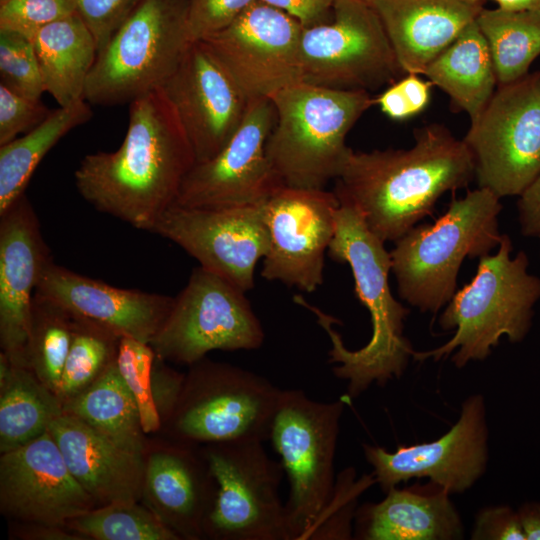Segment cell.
<instances>
[{
  "mask_svg": "<svg viewBox=\"0 0 540 540\" xmlns=\"http://www.w3.org/2000/svg\"><path fill=\"white\" fill-rule=\"evenodd\" d=\"M125 137L115 151L85 155L74 172L82 198L99 212L151 232L175 204L195 155L162 89L131 102Z\"/></svg>",
  "mask_w": 540,
  "mask_h": 540,
  "instance_id": "1",
  "label": "cell"
},
{
  "mask_svg": "<svg viewBox=\"0 0 540 540\" xmlns=\"http://www.w3.org/2000/svg\"><path fill=\"white\" fill-rule=\"evenodd\" d=\"M408 149L356 152L350 148L337 176L339 202L354 207L383 242H395L434 211L448 191L475 179L472 155L440 124L414 131Z\"/></svg>",
  "mask_w": 540,
  "mask_h": 540,
  "instance_id": "2",
  "label": "cell"
},
{
  "mask_svg": "<svg viewBox=\"0 0 540 540\" xmlns=\"http://www.w3.org/2000/svg\"><path fill=\"white\" fill-rule=\"evenodd\" d=\"M334 236L328 248L331 259L347 263L352 271L355 293L370 314L372 334L367 344L348 349L339 333L332 328L335 319L309 305L331 341L329 362L336 364L333 373L347 381V396L355 398L372 384L384 386L405 372L414 349L404 335V322L410 310L392 294L389 286L390 252L385 242L373 234L359 212L339 202Z\"/></svg>",
  "mask_w": 540,
  "mask_h": 540,
  "instance_id": "3",
  "label": "cell"
},
{
  "mask_svg": "<svg viewBox=\"0 0 540 540\" xmlns=\"http://www.w3.org/2000/svg\"><path fill=\"white\" fill-rule=\"evenodd\" d=\"M512 250L510 237L502 234L496 253L479 258L471 282L456 291L439 317L440 328L454 335L438 348L414 351L413 359L451 356L460 369L485 360L502 337L511 343L525 339L540 300V278L528 272L527 254L520 251L512 257Z\"/></svg>",
  "mask_w": 540,
  "mask_h": 540,
  "instance_id": "4",
  "label": "cell"
},
{
  "mask_svg": "<svg viewBox=\"0 0 540 540\" xmlns=\"http://www.w3.org/2000/svg\"><path fill=\"white\" fill-rule=\"evenodd\" d=\"M275 120L266 143L270 166L284 186L325 189L341 170L346 137L375 104L368 91L297 81L272 94Z\"/></svg>",
  "mask_w": 540,
  "mask_h": 540,
  "instance_id": "5",
  "label": "cell"
},
{
  "mask_svg": "<svg viewBox=\"0 0 540 540\" xmlns=\"http://www.w3.org/2000/svg\"><path fill=\"white\" fill-rule=\"evenodd\" d=\"M501 210L500 198L478 187L453 198L433 224L415 226L395 241L391 272L400 298L436 315L456 293L465 258H480L498 247Z\"/></svg>",
  "mask_w": 540,
  "mask_h": 540,
  "instance_id": "6",
  "label": "cell"
},
{
  "mask_svg": "<svg viewBox=\"0 0 540 540\" xmlns=\"http://www.w3.org/2000/svg\"><path fill=\"white\" fill-rule=\"evenodd\" d=\"M189 0H140L98 52L84 100L112 106L160 89L192 40Z\"/></svg>",
  "mask_w": 540,
  "mask_h": 540,
  "instance_id": "7",
  "label": "cell"
},
{
  "mask_svg": "<svg viewBox=\"0 0 540 540\" xmlns=\"http://www.w3.org/2000/svg\"><path fill=\"white\" fill-rule=\"evenodd\" d=\"M343 400L319 402L303 390L281 391L270 440L289 481L285 504L291 540L313 539L336 492L334 459Z\"/></svg>",
  "mask_w": 540,
  "mask_h": 540,
  "instance_id": "8",
  "label": "cell"
},
{
  "mask_svg": "<svg viewBox=\"0 0 540 540\" xmlns=\"http://www.w3.org/2000/svg\"><path fill=\"white\" fill-rule=\"evenodd\" d=\"M169 421L185 444L269 440L282 389L241 367L206 360L190 365Z\"/></svg>",
  "mask_w": 540,
  "mask_h": 540,
  "instance_id": "9",
  "label": "cell"
},
{
  "mask_svg": "<svg viewBox=\"0 0 540 540\" xmlns=\"http://www.w3.org/2000/svg\"><path fill=\"white\" fill-rule=\"evenodd\" d=\"M217 485L204 536L222 540H291L279 489L284 469L261 441L208 444L202 452Z\"/></svg>",
  "mask_w": 540,
  "mask_h": 540,
  "instance_id": "10",
  "label": "cell"
},
{
  "mask_svg": "<svg viewBox=\"0 0 540 540\" xmlns=\"http://www.w3.org/2000/svg\"><path fill=\"white\" fill-rule=\"evenodd\" d=\"M245 293L218 274L195 268L150 342L156 356L192 365L214 350L260 348L265 333Z\"/></svg>",
  "mask_w": 540,
  "mask_h": 540,
  "instance_id": "11",
  "label": "cell"
},
{
  "mask_svg": "<svg viewBox=\"0 0 540 540\" xmlns=\"http://www.w3.org/2000/svg\"><path fill=\"white\" fill-rule=\"evenodd\" d=\"M331 14V20L302 29L301 81L369 92L406 75L366 0H336Z\"/></svg>",
  "mask_w": 540,
  "mask_h": 540,
  "instance_id": "12",
  "label": "cell"
},
{
  "mask_svg": "<svg viewBox=\"0 0 540 540\" xmlns=\"http://www.w3.org/2000/svg\"><path fill=\"white\" fill-rule=\"evenodd\" d=\"M463 141L478 187L519 196L540 173V71L498 85Z\"/></svg>",
  "mask_w": 540,
  "mask_h": 540,
  "instance_id": "13",
  "label": "cell"
},
{
  "mask_svg": "<svg viewBox=\"0 0 540 540\" xmlns=\"http://www.w3.org/2000/svg\"><path fill=\"white\" fill-rule=\"evenodd\" d=\"M303 26L285 11L255 0L229 25L202 40L249 100L269 98L301 81Z\"/></svg>",
  "mask_w": 540,
  "mask_h": 540,
  "instance_id": "14",
  "label": "cell"
},
{
  "mask_svg": "<svg viewBox=\"0 0 540 540\" xmlns=\"http://www.w3.org/2000/svg\"><path fill=\"white\" fill-rule=\"evenodd\" d=\"M488 440L485 399L476 393L463 401L458 420L436 440L399 446L393 452L363 444V452L384 493L413 478H427L453 494L470 489L485 473Z\"/></svg>",
  "mask_w": 540,
  "mask_h": 540,
  "instance_id": "15",
  "label": "cell"
},
{
  "mask_svg": "<svg viewBox=\"0 0 540 540\" xmlns=\"http://www.w3.org/2000/svg\"><path fill=\"white\" fill-rule=\"evenodd\" d=\"M339 204L325 189L279 186L263 203L269 245L262 277L307 293L321 286Z\"/></svg>",
  "mask_w": 540,
  "mask_h": 540,
  "instance_id": "16",
  "label": "cell"
},
{
  "mask_svg": "<svg viewBox=\"0 0 540 540\" xmlns=\"http://www.w3.org/2000/svg\"><path fill=\"white\" fill-rule=\"evenodd\" d=\"M263 203L223 208L173 204L151 232L174 242L199 266L247 292L255 286L256 266L269 245Z\"/></svg>",
  "mask_w": 540,
  "mask_h": 540,
  "instance_id": "17",
  "label": "cell"
},
{
  "mask_svg": "<svg viewBox=\"0 0 540 540\" xmlns=\"http://www.w3.org/2000/svg\"><path fill=\"white\" fill-rule=\"evenodd\" d=\"M275 120L268 98L251 100L227 144L211 159L197 162L185 176L175 204L191 208L258 205L282 184L266 155Z\"/></svg>",
  "mask_w": 540,
  "mask_h": 540,
  "instance_id": "18",
  "label": "cell"
},
{
  "mask_svg": "<svg viewBox=\"0 0 540 540\" xmlns=\"http://www.w3.org/2000/svg\"><path fill=\"white\" fill-rule=\"evenodd\" d=\"M160 89L189 139L195 163L211 159L227 144L251 101L202 41L190 44Z\"/></svg>",
  "mask_w": 540,
  "mask_h": 540,
  "instance_id": "19",
  "label": "cell"
},
{
  "mask_svg": "<svg viewBox=\"0 0 540 540\" xmlns=\"http://www.w3.org/2000/svg\"><path fill=\"white\" fill-rule=\"evenodd\" d=\"M1 511L22 522L66 527L97 507L49 431L0 457Z\"/></svg>",
  "mask_w": 540,
  "mask_h": 540,
  "instance_id": "20",
  "label": "cell"
},
{
  "mask_svg": "<svg viewBox=\"0 0 540 540\" xmlns=\"http://www.w3.org/2000/svg\"><path fill=\"white\" fill-rule=\"evenodd\" d=\"M51 259L24 194L0 214V344L14 366L27 367L32 300Z\"/></svg>",
  "mask_w": 540,
  "mask_h": 540,
  "instance_id": "21",
  "label": "cell"
},
{
  "mask_svg": "<svg viewBox=\"0 0 540 540\" xmlns=\"http://www.w3.org/2000/svg\"><path fill=\"white\" fill-rule=\"evenodd\" d=\"M35 292L75 317L101 325L119 337L148 344L174 302L171 296L114 287L58 265L53 259L45 266Z\"/></svg>",
  "mask_w": 540,
  "mask_h": 540,
  "instance_id": "22",
  "label": "cell"
},
{
  "mask_svg": "<svg viewBox=\"0 0 540 540\" xmlns=\"http://www.w3.org/2000/svg\"><path fill=\"white\" fill-rule=\"evenodd\" d=\"M48 431L71 474L97 504L134 503L143 496L142 454L120 447L65 413L50 424Z\"/></svg>",
  "mask_w": 540,
  "mask_h": 540,
  "instance_id": "23",
  "label": "cell"
},
{
  "mask_svg": "<svg viewBox=\"0 0 540 540\" xmlns=\"http://www.w3.org/2000/svg\"><path fill=\"white\" fill-rule=\"evenodd\" d=\"M379 16L405 74L422 75L484 9L470 0H366Z\"/></svg>",
  "mask_w": 540,
  "mask_h": 540,
  "instance_id": "24",
  "label": "cell"
},
{
  "mask_svg": "<svg viewBox=\"0 0 540 540\" xmlns=\"http://www.w3.org/2000/svg\"><path fill=\"white\" fill-rule=\"evenodd\" d=\"M355 538L362 540H458L464 525L450 493L429 481L386 492L355 512Z\"/></svg>",
  "mask_w": 540,
  "mask_h": 540,
  "instance_id": "25",
  "label": "cell"
},
{
  "mask_svg": "<svg viewBox=\"0 0 540 540\" xmlns=\"http://www.w3.org/2000/svg\"><path fill=\"white\" fill-rule=\"evenodd\" d=\"M217 485L208 464L189 450L160 451L145 463L144 493H148L167 524L180 537L204 536Z\"/></svg>",
  "mask_w": 540,
  "mask_h": 540,
  "instance_id": "26",
  "label": "cell"
},
{
  "mask_svg": "<svg viewBox=\"0 0 540 540\" xmlns=\"http://www.w3.org/2000/svg\"><path fill=\"white\" fill-rule=\"evenodd\" d=\"M45 92L60 107L84 100L98 48L93 34L76 12L42 27L31 39Z\"/></svg>",
  "mask_w": 540,
  "mask_h": 540,
  "instance_id": "27",
  "label": "cell"
},
{
  "mask_svg": "<svg viewBox=\"0 0 540 540\" xmlns=\"http://www.w3.org/2000/svg\"><path fill=\"white\" fill-rule=\"evenodd\" d=\"M450 98L454 108L477 118L497 83L491 52L476 20L425 68L423 74Z\"/></svg>",
  "mask_w": 540,
  "mask_h": 540,
  "instance_id": "28",
  "label": "cell"
},
{
  "mask_svg": "<svg viewBox=\"0 0 540 540\" xmlns=\"http://www.w3.org/2000/svg\"><path fill=\"white\" fill-rule=\"evenodd\" d=\"M64 413L63 402L27 367L0 354V452L37 438Z\"/></svg>",
  "mask_w": 540,
  "mask_h": 540,
  "instance_id": "29",
  "label": "cell"
},
{
  "mask_svg": "<svg viewBox=\"0 0 540 540\" xmlns=\"http://www.w3.org/2000/svg\"><path fill=\"white\" fill-rule=\"evenodd\" d=\"M63 411L120 447L143 453L145 432L138 405L123 381L115 359L86 389L63 402Z\"/></svg>",
  "mask_w": 540,
  "mask_h": 540,
  "instance_id": "30",
  "label": "cell"
},
{
  "mask_svg": "<svg viewBox=\"0 0 540 540\" xmlns=\"http://www.w3.org/2000/svg\"><path fill=\"white\" fill-rule=\"evenodd\" d=\"M92 116L86 100L59 106L41 124L0 146V214L25 194L31 176L46 154Z\"/></svg>",
  "mask_w": 540,
  "mask_h": 540,
  "instance_id": "31",
  "label": "cell"
},
{
  "mask_svg": "<svg viewBox=\"0 0 540 540\" xmlns=\"http://www.w3.org/2000/svg\"><path fill=\"white\" fill-rule=\"evenodd\" d=\"M476 23L487 40L498 85L527 75L540 55V10L483 9Z\"/></svg>",
  "mask_w": 540,
  "mask_h": 540,
  "instance_id": "32",
  "label": "cell"
},
{
  "mask_svg": "<svg viewBox=\"0 0 540 540\" xmlns=\"http://www.w3.org/2000/svg\"><path fill=\"white\" fill-rule=\"evenodd\" d=\"M74 317L63 307L35 292L31 307L27 368L57 393L69 353Z\"/></svg>",
  "mask_w": 540,
  "mask_h": 540,
  "instance_id": "33",
  "label": "cell"
},
{
  "mask_svg": "<svg viewBox=\"0 0 540 540\" xmlns=\"http://www.w3.org/2000/svg\"><path fill=\"white\" fill-rule=\"evenodd\" d=\"M87 539L178 540L180 535L159 515L134 503L102 505L66 524Z\"/></svg>",
  "mask_w": 540,
  "mask_h": 540,
  "instance_id": "34",
  "label": "cell"
},
{
  "mask_svg": "<svg viewBox=\"0 0 540 540\" xmlns=\"http://www.w3.org/2000/svg\"><path fill=\"white\" fill-rule=\"evenodd\" d=\"M74 317L69 353L57 396L62 402L81 393L115 359L121 337L94 322Z\"/></svg>",
  "mask_w": 540,
  "mask_h": 540,
  "instance_id": "35",
  "label": "cell"
},
{
  "mask_svg": "<svg viewBox=\"0 0 540 540\" xmlns=\"http://www.w3.org/2000/svg\"><path fill=\"white\" fill-rule=\"evenodd\" d=\"M155 358L156 354L150 344L130 337L120 338L116 365L138 405L145 433L156 431L161 424L151 391V373Z\"/></svg>",
  "mask_w": 540,
  "mask_h": 540,
  "instance_id": "36",
  "label": "cell"
},
{
  "mask_svg": "<svg viewBox=\"0 0 540 540\" xmlns=\"http://www.w3.org/2000/svg\"><path fill=\"white\" fill-rule=\"evenodd\" d=\"M0 78L10 90L40 99L45 87L33 42L17 32L0 30Z\"/></svg>",
  "mask_w": 540,
  "mask_h": 540,
  "instance_id": "37",
  "label": "cell"
},
{
  "mask_svg": "<svg viewBox=\"0 0 540 540\" xmlns=\"http://www.w3.org/2000/svg\"><path fill=\"white\" fill-rule=\"evenodd\" d=\"M74 13L73 0H4L0 2V30L31 40L42 27Z\"/></svg>",
  "mask_w": 540,
  "mask_h": 540,
  "instance_id": "38",
  "label": "cell"
},
{
  "mask_svg": "<svg viewBox=\"0 0 540 540\" xmlns=\"http://www.w3.org/2000/svg\"><path fill=\"white\" fill-rule=\"evenodd\" d=\"M52 111L40 99L25 97L0 84V146L41 124Z\"/></svg>",
  "mask_w": 540,
  "mask_h": 540,
  "instance_id": "39",
  "label": "cell"
},
{
  "mask_svg": "<svg viewBox=\"0 0 540 540\" xmlns=\"http://www.w3.org/2000/svg\"><path fill=\"white\" fill-rule=\"evenodd\" d=\"M431 86L430 81H424L419 75L406 74L375 98V103L388 117L403 120L425 109L430 101Z\"/></svg>",
  "mask_w": 540,
  "mask_h": 540,
  "instance_id": "40",
  "label": "cell"
},
{
  "mask_svg": "<svg viewBox=\"0 0 540 540\" xmlns=\"http://www.w3.org/2000/svg\"><path fill=\"white\" fill-rule=\"evenodd\" d=\"M140 0H73L76 12L95 39L98 52Z\"/></svg>",
  "mask_w": 540,
  "mask_h": 540,
  "instance_id": "41",
  "label": "cell"
},
{
  "mask_svg": "<svg viewBox=\"0 0 540 540\" xmlns=\"http://www.w3.org/2000/svg\"><path fill=\"white\" fill-rule=\"evenodd\" d=\"M255 0H189L192 42L202 41L229 25Z\"/></svg>",
  "mask_w": 540,
  "mask_h": 540,
  "instance_id": "42",
  "label": "cell"
},
{
  "mask_svg": "<svg viewBox=\"0 0 540 540\" xmlns=\"http://www.w3.org/2000/svg\"><path fill=\"white\" fill-rule=\"evenodd\" d=\"M472 540H526L518 511L508 505L481 509L471 532Z\"/></svg>",
  "mask_w": 540,
  "mask_h": 540,
  "instance_id": "43",
  "label": "cell"
},
{
  "mask_svg": "<svg viewBox=\"0 0 540 540\" xmlns=\"http://www.w3.org/2000/svg\"><path fill=\"white\" fill-rule=\"evenodd\" d=\"M163 361L156 356L151 373V391L161 420H169L178 403L184 375L166 367Z\"/></svg>",
  "mask_w": 540,
  "mask_h": 540,
  "instance_id": "44",
  "label": "cell"
},
{
  "mask_svg": "<svg viewBox=\"0 0 540 540\" xmlns=\"http://www.w3.org/2000/svg\"><path fill=\"white\" fill-rule=\"evenodd\" d=\"M310 27L328 21L336 0H262Z\"/></svg>",
  "mask_w": 540,
  "mask_h": 540,
  "instance_id": "45",
  "label": "cell"
},
{
  "mask_svg": "<svg viewBox=\"0 0 540 540\" xmlns=\"http://www.w3.org/2000/svg\"><path fill=\"white\" fill-rule=\"evenodd\" d=\"M519 196L517 208L521 233L527 237H540V173Z\"/></svg>",
  "mask_w": 540,
  "mask_h": 540,
  "instance_id": "46",
  "label": "cell"
},
{
  "mask_svg": "<svg viewBox=\"0 0 540 540\" xmlns=\"http://www.w3.org/2000/svg\"><path fill=\"white\" fill-rule=\"evenodd\" d=\"M22 532L19 533L21 538L38 539V540H83L87 539L79 533L68 530L63 526L44 525V524H29L24 523Z\"/></svg>",
  "mask_w": 540,
  "mask_h": 540,
  "instance_id": "47",
  "label": "cell"
},
{
  "mask_svg": "<svg viewBox=\"0 0 540 540\" xmlns=\"http://www.w3.org/2000/svg\"><path fill=\"white\" fill-rule=\"evenodd\" d=\"M517 511L526 540H540V502H526Z\"/></svg>",
  "mask_w": 540,
  "mask_h": 540,
  "instance_id": "48",
  "label": "cell"
},
{
  "mask_svg": "<svg viewBox=\"0 0 540 540\" xmlns=\"http://www.w3.org/2000/svg\"><path fill=\"white\" fill-rule=\"evenodd\" d=\"M482 2L485 0H470ZM498 4L497 8L507 11L540 10V0H492Z\"/></svg>",
  "mask_w": 540,
  "mask_h": 540,
  "instance_id": "49",
  "label": "cell"
},
{
  "mask_svg": "<svg viewBox=\"0 0 540 540\" xmlns=\"http://www.w3.org/2000/svg\"><path fill=\"white\" fill-rule=\"evenodd\" d=\"M2 1H4V0H0V2H2Z\"/></svg>",
  "mask_w": 540,
  "mask_h": 540,
  "instance_id": "50",
  "label": "cell"
}]
</instances>
